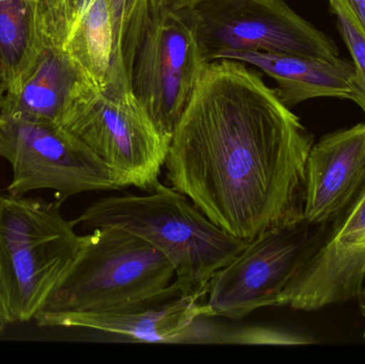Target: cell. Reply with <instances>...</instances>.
Masks as SVG:
<instances>
[{
  "label": "cell",
  "instance_id": "cell-1",
  "mask_svg": "<svg viewBox=\"0 0 365 364\" xmlns=\"http://www.w3.org/2000/svg\"><path fill=\"white\" fill-rule=\"evenodd\" d=\"M314 138L257 71L208 62L171 137V187L212 224L250 244L304 220Z\"/></svg>",
  "mask_w": 365,
  "mask_h": 364
},
{
  "label": "cell",
  "instance_id": "cell-2",
  "mask_svg": "<svg viewBox=\"0 0 365 364\" xmlns=\"http://www.w3.org/2000/svg\"><path fill=\"white\" fill-rule=\"evenodd\" d=\"M74 222L91 230L117 227L141 237L170 261L175 278L195 292L207 293L212 276L249 245L212 224L186 196L160 181L145 196L100 199Z\"/></svg>",
  "mask_w": 365,
  "mask_h": 364
},
{
  "label": "cell",
  "instance_id": "cell-3",
  "mask_svg": "<svg viewBox=\"0 0 365 364\" xmlns=\"http://www.w3.org/2000/svg\"><path fill=\"white\" fill-rule=\"evenodd\" d=\"M175 267L151 244L117 227H102L83 244L34 320L41 327H68L79 316L101 313L160 292Z\"/></svg>",
  "mask_w": 365,
  "mask_h": 364
},
{
  "label": "cell",
  "instance_id": "cell-4",
  "mask_svg": "<svg viewBox=\"0 0 365 364\" xmlns=\"http://www.w3.org/2000/svg\"><path fill=\"white\" fill-rule=\"evenodd\" d=\"M60 207L0 194V291L11 323L34 320L81 249L83 236Z\"/></svg>",
  "mask_w": 365,
  "mask_h": 364
},
{
  "label": "cell",
  "instance_id": "cell-5",
  "mask_svg": "<svg viewBox=\"0 0 365 364\" xmlns=\"http://www.w3.org/2000/svg\"><path fill=\"white\" fill-rule=\"evenodd\" d=\"M60 125L108 165L124 188L149 192L158 183L171 138L158 130L134 92L113 93L83 79Z\"/></svg>",
  "mask_w": 365,
  "mask_h": 364
},
{
  "label": "cell",
  "instance_id": "cell-6",
  "mask_svg": "<svg viewBox=\"0 0 365 364\" xmlns=\"http://www.w3.org/2000/svg\"><path fill=\"white\" fill-rule=\"evenodd\" d=\"M187 11L207 62L246 51L342 59L334 41L283 0H199Z\"/></svg>",
  "mask_w": 365,
  "mask_h": 364
},
{
  "label": "cell",
  "instance_id": "cell-7",
  "mask_svg": "<svg viewBox=\"0 0 365 364\" xmlns=\"http://www.w3.org/2000/svg\"><path fill=\"white\" fill-rule=\"evenodd\" d=\"M0 157L12 167L11 196L51 189L62 203L83 192L124 188L108 165L55 122L0 115Z\"/></svg>",
  "mask_w": 365,
  "mask_h": 364
},
{
  "label": "cell",
  "instance_id": "cell-8",
  "mask_svg": "<svg viewBox=\"0 0 365 364\" xmlns=\"http://www.w3.org/2000/svg\"><path fill=\"white\" fill-rule=\"evenodd\" d=\"M326 230L327 226L304 219L251 241L210 279L207 318L240 320L261 308L278 307L283 291L323 241Z\"/></svg>",
  "mask_w": 365,
  "mask_h": 364
},
{
  "label": "cell",
  "instance_id": "cell-9",
  "mask_svg": "<svg viewBox=\"0 0 365 364\" xmlns=\"http://www.w3.org/2000/svg\"><path fill=\"white\" fill-rule=\"evenodd\" d=\"M207 63L187 9H150L132 89L163 134L173 137Z\"/></svg>",
  "mask_w": 365,
  "mask_h": 364
},
{
  "label": "cell",
  "instance_id": "cell-10",
  "mask_svg": "<svg viewBox=\"0 0 365 364\" xmlns=\"http://www.w3.org/2000/svg\"><path fill=\"white\" fill-rule=\"evenodd\" d=\"M281 294L278 307L315 311L358 298L365 286V186Z\"/></svg>",
  "mask_w": 365,
  "mask_h": 364
},
{
  "label": "cell",
  "instance_id": "cell-11",
  "mask_svg": "<svg viewBox=\"0 0 365 364\" xmlns=\"http://www.w3.org/2000/svg\"><path fill=\"white\" fill-rule=\"evenodd\" d=\"M365 186V123L314 142L306 166L304 219L330 226Z\"/></svg>",
  "mask_w": 365,
  "mask_h": 364
},
{
  "label": "cell",
  "instance_id": "cell-12",
  "mask_svg": "<svg viewBox=\"0 0 365 364\" xmlns=\"http://www.w3.org/2000/svg\"><path fill=\"white\" fill-rule=\"evenodd\" d=\"M207 293L188 290L175 279L152 296L125 306L79 316L68 328L92 329L147 343H187L191 329L207 318Z\"/></svg>",
  "mask_w": 365,
  "mask_h": 364
},
{
  "label": "cell",
  "instance_id": "cell-13",
  "mask_svg": "<svg viewBox=\"0 0 365 364\" xmlns=\"http://www.w3.org/2000/svg\"><path fill=\"white\" fill-rule=\"evenodd\" d=\"M53 43L61 45V0L0 4V100L19 91Z\"/></svg>",
  "mask_w": 365,
  "mask_h": 364
},
{
  "label": "cell",
  "instance_id": "cell-14",
  "mask_svg": "<svg viewBox=\"0 0 365 364\" xmlns=\"http://www.w3.org/2000/svg\"><path fill=\"white\" fill-rule=\"evenodd\" d=\"M223 59L250 63L265 72L277 81L274 92L289 108L311 98H353L355 68L346 60L327 62L261 51L232 53Z\"/></svg>",
  "mask_w": 365,
  "mask_h": 364
},
{
  "label": "cell",
  "instance_id": "cell-15",
  "mask_svg": "<svg viewBox=\"0 0 365 364\" xmlns=\"http://www.w3.org/2000/svg\"><path fill=\"white\" fill-rule=\"evenodd\" d=\"M85 78L88 77L61 45L53 43L19 91L0 100V115L60 124L71 94Z\"/></svg>",
  "mask_w": 365,
  "mask_h": 364
},
{
  "label": "cell",
  "instance_id": "cell-16",
  "mask_svg": "<svg viewBox=\"0 0 365 364\" xmlns=\"http://www.w3.org/2000/svg\"><path fill=\"white\" fill-rule=\"evenodd\" d=\"M61 46L94 85L108 89L113 60L108 0H61Z\"/></svg>",
  "mask_w": 365,
  "mask_h": 364
},
{
  "label": "cell",
  "instance_id": "cell-17",
  "mask_svg": "<svg viewBox=\"0 0 365 364\" xmlns=\"http://www.w3.org/2000/svg\"><path fill=\"white\" fill-rule=\"evenodd\" d=\"M113 26V60L109 88L132 92L133 66L150 19V0H108Z\"/></svg>",
  "mask_w": 365,
  "mask_h": 364
},
{
  "label": "cell",
  "instance_id": "cell-18",
  "mask_svg": "<svg viewBox=\"0 0 365 364\" xmlns=\"http://www.w3.org/2000/svg\"><path fill=\"white\" fill-rule=\"evenodd\" d=\"M329 4L355 68L351 100L365 115V31L343 0H329Z\"/></svg>",
  "mask_w": 365,
  "mask_h": 364
},
{
  "label": "cell",
  "instance_id": "cell-19",
  "mask_svg": "<svg viewBox=\"0 0 365 364\" xmlns=\"http://www.w3.org/2000/svg\"><path fill=\"white\" fill-rule=\"evenodd\" d=\"M199 0H150V9L156 10H185L191 8Z\"/></svg>",
  "mask_w": 365,
  "mask_h": 364
},
{
  "label": "cell",
  "instance_id": "cell-20",
  "mask_svg": "<svg viewBox=\"0 0 365 364\" xmlns=\"http://www.w3.org/2000/svg\"><path fill=\"white\" fill-rule=\"evenodd\" d=\"M365 31V0H343Z\"/></svg>",
  "mask_w": 365,
  "mask_h": 364
},
{
  "label": "cell",
  "instance_id": "cell-21",
  "mask_svg": "<svg viewBox=\"0 0 365 364\" xmlns=\"http://www.w3.org/2000/svg\"><path fill=\"white\" fill-rule=\"evenodd\" d=\"M10 323V318H9L8 313H6V306H4V298H2L1 291H0V333Z\"/></svg>",
  "mask_w": 365,
  "mask_h": 364
},
{
  "label": "cell",
  "instance_id": "cell-22",
  "mask_svg": "<svg viewBox=\"0 0 365 364\" xmlns=\"http://www.w3.org/2000/svg\"><path fill=\"white\" fill-rule=\"evenodd\" d=\"M358 303H359L360 312H361L362 316L365 318V286L364 290H362L361 294L358 297Z\"/></svg>",
  "mask_w": 365,
  "mask_h": 364
}]
</instances>
